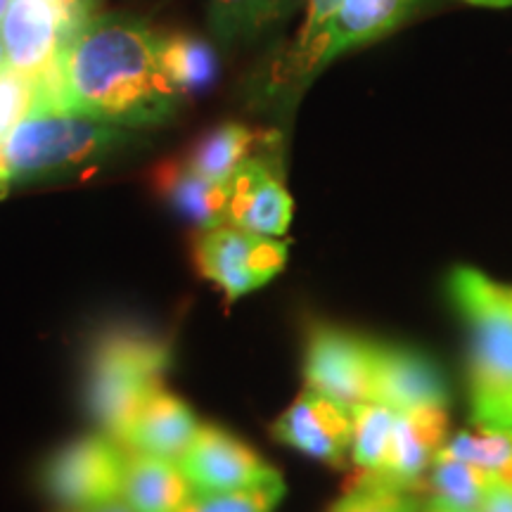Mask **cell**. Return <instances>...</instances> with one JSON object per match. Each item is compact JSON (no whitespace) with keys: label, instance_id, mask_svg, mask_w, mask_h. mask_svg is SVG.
<instances>
[{"label":"cell","instance_id":"obj_8","mask_svg":"<svg viewBox=\"0 0 512 512\" xmlns=\"http://www.w3.org/2000/svg\"><path fill=\"white\" fill-rule=\"evenodd\" d=\"M375 342L335 325H313L304 349L306 389L354 411L373 403Z\"/></svg>","mask_w":512,"mask_h":512},{"label":"cell","instance_id":"obj_4","mask_svg":"<svg viewBox=\"0 0 512 512\" xmlns=\"http://www.w3.org/2000/svg\"><path fill=\"white\" fill-rule=\"evenodd\" d=\"M128 128L36 100L10 138L0 145V192L10 185L74 171L126 143Z\"/></svg>","mask_w":512,"mask_h":512},{"label":"cell","instance_id":"obj_32","mask_svg":"<svg viewBox=\"0 0 512 512\" xmlns=\"http://www.w3.org/2000/svg\"><path fill=\"white\" fill-rule=\"evenodd\" d=\"M8 69V50H5V41H3V31H0V74Z\"/></svg>","mask_w":512,"mask_h":512},{"label":"cell","instance_id":"obj_29","mask_svg":"<svg viewBox=\"0 0 512 512\" xmlns=\"http://www.w3.org/2000/svg\"><path fill=\"white\" fill-rule=\"evenodd\" d=\"M53 512H136L131 505L126 503L124 496L114 498V501L100 503V505H91V508H81V510H53Z\"/></svg>","mask_w":512,"mask_h":512},{"label":"cell","instance_id":"obj_2","mask_svg":"<svg viewBox=\"0 0 512 512\" xmlns=\"http://www.w3.org/2000/svg\"><path fill=\"white\" fill-rule=\"evenodd\" d=\"M470 337V411L482 432L512 434V285L470 266L446 283Z\"/></svg>","mask_w":512,"mask_h":512},{"label":"cell","instance_id":"obj_12","mask_svg":"<svg viewBox=\"0 0 512 512\" xmlns=\"http://www.w3.org/2000/svg\"><path fill=\"white\" fill-rule=\"evenodd\" d=\"M446 437V408L427 406L396 413L394 437L392 446H389L387 463L375 475H358L356 479L389 486V489L413 491L420 484V479L430 472L441 448L446 446Z\"/></svg>","mask_w":512,"mask_h":512},{"label":"cell","instance_id":"obj_20","mask_svg":"<svg viewBox=\"0 0 512 512\" xmlns=\"http://www.w3.org/2000/svg\"><path fill=\"white\" fill-rule=\"evenodd\" d=\"M162 69L183 95H200L219 79V57L204 38L190 34L162 36Z\"/></svg>","mask_w":512,"mask_h":512},{"label":"cell","instance_id":"obj_25","mask_svg":"<svg viewBox=\"0 0 512 512\" xmlns=\"http://www.w3.org/2000/svg\"><path fill=\"white\" fill-rule=\"evenodd\" d=\"M444 448L451 456L484 467V470L494 472L498 479L512 484V434L482 430L477 434L460 432L458 437L446 441Z\"/></svg>","mask_w":512,"mask_h":512},{"label":"cell","instance_id":"obj_33","mask_svg":"<svg viewBox=\"0 0 512 512\" xmlns=\"http://www.w3.org/2000/svg\"><path fill=\"white\" fill-rule=\"evenodd\" d=\"M8 5H10V0H0V19H3L5 12H8Z\"/></svg>","mask_w":512,"mask_h":512},{"label":"cell","instance_id":"obj_26","mask_svg":"<svg viewBox=\"0 0 512 512\" xmlns=\"http://www.w3.org/2000/svg\"><path fill=\"white\" fill-rule=\"evenodd\" d=\"M422 508L425 505L415 496V491L389 489L356 479L347 494L335 501L330 512H422Z\"/></svg>","mask_w":512,"mask_h":512},{"label":"cell","instance_id":"obj_30","mask_svg":"<svg viewBox=\"0 0 512 512\" xmlns=\"http://www.w3.org/2000/svg\"><path fill=\"white\" fill-rule=\"evenodd\" d=\"M463 3L477 5V8H512V0H463Z\"/></svg>","mask_w":512,"mask_h":512},{"label":"cell","instance_id":"obj_27","mask_svg":"<svg viewBox=\"0 0 512 512\" xmlns=\"http://www.w3.org/2000/svg\"><path fill=\"white\" fill-rule=\"evenodd\" d=\"M36 83L27 76L5 69L0 74V145L10 138V133L22 124L24 117L36 105Z\"/></svg>","mask_w":512,"mask_h":512},{"label":"cell","instance_id":"obj_10","mask_svg":"<svg viewBox=\"0 0 512 512\" xmlns=\"http://www.w3.org/2000/svg\"><path fill=\"white\" fill-rule=\"evenodd\" d=\"M351 432L354 411L306 387L273 422V437L280 444L337 467L351 453Z\"/></svg>","mask_w":512,"mask_h":512},{"label":"cell","instance_id":"obj_11","mask_svg":"<svg viewBox=\"0 0 512 512\" xmlns=\"http://www.w3.org/2000/svg\"><path fill=\"white\" fill-rule=\"evenodd\" d=\"M373 403H382L396 413L427 406L448 408L451 389L434 358L411 347L375 342Z\"/></svg>","mask_w":512,"mask_h":512},{"label":"cell","instance_id":"obj_16","mask_svg":"<svg viewBox=\"0 0 512 512\" xmlns=\"http://www.w3.org/2000/svg\"><path fill=\"white\" fill-rule=\"evenodd\" d=\"M121 496L136 512H181L195 496L178 460H166L126 448Z\"/></svg>","mask_w":512,"mask_h":512},{"label":"cell","instance_id":"obj_14","mask_svg":"<svg viewBox=\"0 0 512 512\" xmlns=\"http://www.w3.org/2000/svg\"><path fill=\"white\" fill-rule=\"evenodd\" d=\"M200 427L202 422L197 420L188 403L164 387L133 415L121 444L131 451L150 453L157 458L181 460Z\"/></svg>","mask_w":512,"mask_h":512},{"label":"cell","instance_id":"obj_34","mask_svg":"<svg viewBox=\"0 0 512 512\" xmlns=\"http://www.w3.org/2000/svg\"><path fill=\"white\" fill-rule=\"evenodd\" d=\"M294 3H297V0H283V5L287 8V12H290V10L294 8Z\"/></svg>","mask_w":512,"mask_h":512},{"label":"cell","instance_id":"obj_28","mask_svg":"<svg viewBox=\"0 0 512 512\" xmlns=\"http://www.w3.org/2000/svg\"><path fill=\"white\" fill-rule=\"evenodd\" d=\"M479 512H512V484L498 479L494 489L486 494Z\"/></svg>","mask_w":512,"mask_h":512},{"label":"cell","instance_id":"obj_13","mask_svg":"<svg viewBox=\"0 0 512 512\" xmlns=\"http://www.w3.org/2000/svg\"><path fill=\"white\" fill-rule=\"evenodd\" d=\"M228 185V226L266 235V238H280L287 233L294 202L275 164L259 155L247 159Z\"/></svg>","mask_w":512,"mask_h":512},{"label":"cell","instance_id":"obj_21","mask_svg":"<svg viewBox=\"0 0 512 512\" xmlns=\"http://www.w3.org/2000/svg\"><path fill=\"white\" fill-rule=\"evenodd\" d=\"M342 0H306V17L299 38L294 41L290 53L275 72L278 83L309 81L323 69V48L328 38L330 24L335 19Z\"/></svg>","mask_w":512,"mask_h":512},{"label":"cell","instance_id":"obj_5","mask_svg":"<svg viewBox=\"0 0 512 512\" xmlns=\"http://www.w3.org/2000/svg\"><path fill=\"white\" fill-rule=\"evenodd\" d=\"M95 5L98 0H10L0 19L8 69L36 83V100L60 105L62 50L95 17Z\"/></svg>","mask_w":512,"mask_h":512},{"label":"cell","instance_id":"obj_7","mask_svg":"<svg viewBox=\"0 0 512 512\" xmlns=\"http://www.w3.org/2000/svg\"><path fill=\"white\" fill-rule=\"evenodd\" d=\"M192 261L204 280L223 292L228 304L259 290L283 271L287 245L278 238L235 226L200 230L192 242Z\"/></svg>","mask_w":512,"mask_h":512},{"label":"cell","instance_id":"obj_22","mask_svg":"<svg viewBox=\"0 0 512 512\" xmlns=\"http://www.w3.org/2000/svg\"><path fill=\"white\" fill-rule=\"evenodd\" d=\"M396 425V411L382 403H363L354 408V432H351V460L358 475H375L387 463Z\"/></svg>","mask_w":512,"mask_h":512},{"label":"cell","instance_id":"obj_17","mask_svg":"<svg viewBox=\"0 0 512 512\" xmlns=\"http://www.w3.org/2000/svg\"><path fill=\"white\" fill-rule=\"evenodd\" d=\"M418 0H342L323 48V67L351 48L380 41L411 17Z\"/></svg>","mask_w":512,"mask_h":512},{"label":"cell","instance_id":"obj_19","mask_svg":"<svg viewBox=\"0 0 512 512\" xmlns=\"http://www.w3.org/2000/svg\"><path fill=\"white\" fill-rule=\"evenodd\" d=\"M427 475H430V486L434 494L432 501L467 512H479L486 494L498 482L494 472L484 470V467L475 463H467V460L458 456H451L446 448H441Z\"/></svg>","mask_w":512,"mask_h":512},{"label":"cell","instance_id":"obj_31","mask_svg":"<svg viewBox=\"0 0 512 512\" xmlns=\"http://www.w3.org/2000/svg\"><path fill=\"white\" fill-rule=\"evenodd\" d=\"M422 512H467V510H456V508H451V505H444L439 501H430L425 505V508H422Z\"/></svg>","mask_w":512,"mask_h":512},{"label":"cell","instance_id":"obj_9","mask_svg":"<svg viewBox=\"0 0 512 512\" xmlns=\"http://www.w3.org/2000/svg\"><path fill=\"white\" fill-rule=\"evenodd\" d=\"M178 463L195 491L249 489L280 477L247 441L216 425H202Z\"/></svg>","mask_w":512,"mask_h":512},{"label":"cell","instance_id":"obj_15","mask_svg":"<svg viewBox=\"0 0 512 512\" xmlns=\"http://www.w3.org/2000/svg\"><path fill=\"white\" fill-rule=\"evenodd\" d=\"M152 188L190 226L200 230L228 226L230 185L200 176L185 159L159 164L152 171Z\"/></svg>","mask_w":512,"mask_h":512},{"label":"cell","instance_id":"obj_18","mask_svg":"<svg viewBox=\"0 0 512 512\" xmlns=\"http://www.w3.org/2000/svg\"><path fill=\"white\" fill-rule=\"evenodd\" d=\"M275 143L273 131L249 128L245 124H221L195 140L185 162L192 171L216 183H228L247 159L256 157V150H271Z\"/></svg>","mask_w":512,"mask_h":512},{"label":"cell","instance_id":"obj_3","mask_svg":"<svg viewBox=\"0 0 512 512\" xmlns=\"http://www.w3.org/2000/svg\"><path fill=\"white\" fill-rule=\"evenodd\" d=\"M171 344L143 325H110L93 339L83 373V403L100 432L117 441L143 403L164 389Z\"/></svg>","mask_w":512,"mask_h":512},{"label":"cell","instance_id":"obj_1","mask_svg":"<svg viewBox=\"0 0 512 512\" xmlns=\"http://www.w3.org/2000/svg\"><path fill=\"white\" fill-rule=\"evenodd\" d=\"M159 55L162 36L143 19L95 15L62 50L57 102L124 128L162 124L178 91Z\"/></svg>","mask_w":512,"mask_h":512},{"label":"cell","instance_id":"obj_24","mask_svg":"<svg viewBox=\"0 0 512 512\" xmlns=\"http://www.w3.org/2000/svg\"><path fill=\"white\" fill-rule=\"evenodd\" d=\"M285 496L283 477L233 491H195L181 512H275Z\"/></svg>","mask_w":512,"mask_h":512},{"label":"cell","instance_id":"obj_6","mask_svg":"<svg viewBox=\"0 0 512 512\" xmlns=\"http://www.w3.org/2000/svg\"><path fill=\"white\" fill-rule=\"evenodd\" d=\"M124 472L126 446L98 430L57 448L38 482L55 510H81L119 498Z\"/></svg>","mask_w":512,"mask_h":512},{"label":"cell","instance_id":"obj_23","mask_svg":"<svg viewBox=\"0 0 512 512\" xmlns=\"http://www.w3.org/2000/svg\"><path fill=\"white\" fill-rule=\"evenodd\" d=\"M287 15L283 0H209V19L221 41L252 36Z\"/></svg>","mask_w":512,"mask_h":512}]
</instances>
